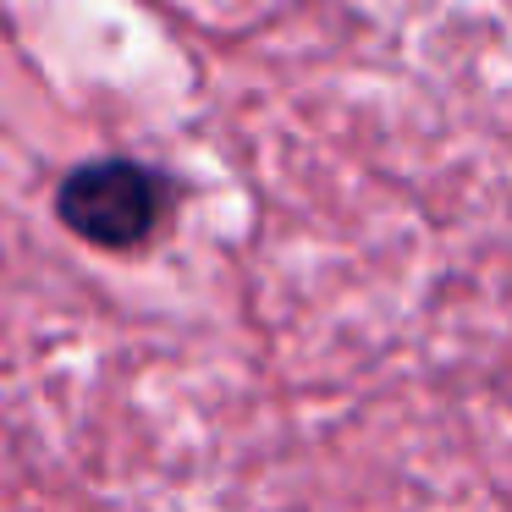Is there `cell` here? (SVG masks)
<instances>
[{"mask_svg":"<svg viewBox=\"0 0 512 512\" xmlns=\"http://www.w3.org/2000/svg\"><path fill=\"white\" fill-rule=\"evenodd\" d=\"M160 199H166V188L144 166H133V160H100V166H83L67 177V188H61V221L100 248H133L155 232Z\"/></svg>","mask_w":512,"mask_h":512,"instance_id":"obj_1","label":"cell"}]
</instances>
